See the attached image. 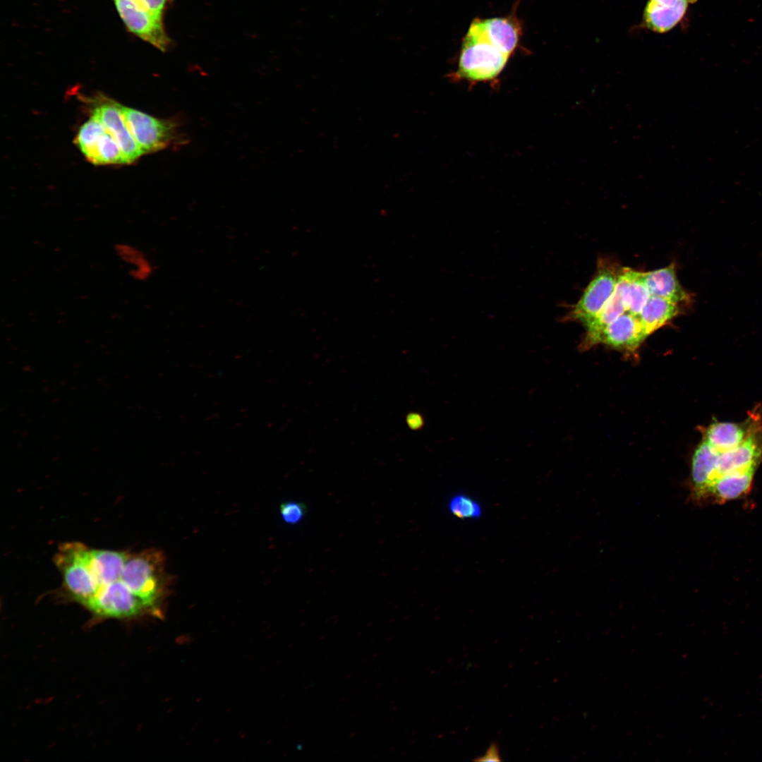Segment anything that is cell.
Here are the masks:
<instances>
[{
	"instance_id": "cell-13",
	"label": "cell",
	"mask_w": 762,
	"mask_h": 762,
	"mask_svg": "<svg viewBox=\"0 0 762 762\" xmlns=\"http://www.w3.org/2000/svg\"><path fill=\"white\" fill-rule=\"evenodd\" d=\"M679 312L678 304L668 299L651 295L638 317L648 336L672 320Z\"/></svg>"
},
{
	"instance_id": "cell-14",
	"label": "cell",
	"mask_w": 762,
	"mask_h": 762,
	"mask_svg": "<svg viewBox=\"0 0 762 762\" xmlns=\"http://www.w3.org/2000/svg\"><path fill=\"white\" fill-rule=\"evenodd\" d=\"M115 250L123 262L132 266L130 274L133 278L145 281L152 276L154 265L141 250L126 243L117 244Z\"/></svg>"
},
{
	"instance_id": "cell-2",
	"label": "cell",
	"mask_w": 762,
	"mask_h": 762,
	"mask_svg": "<svg viewBox=\"0 0 762 762\" xmlns=\"http://www.w3.org/2000/svg\"><path fill=\"white\" fill-rule=\"evenodd\" d=\"M509 56L479 35L467 32L462 43L455 75L473 82L495 79Z\"/></svg>"
},
{
	"instance_id": "cell-9",
	"label": "cell",
	"mask_w": 762,
	"mask_h": 762,
	"mask_svg": "<svg viewBox=\"0 0 762 762\" xmlns=\"http://www.w3.org/2000/svg\"><path fill=\"white\" fill-rule=\"evenodd\" d=\"M468 31L488 40L510 56L516 49L520 36L519 23L513 17L475 19Z\"/></svg>"
},
{
	"instance_id": "cell-10",
	"label": "cell",
	"mask_w": 762,
	"mask_h": 762,
	"mask_svg": "<svg viewBox=\"0 0 762 762\" xmlns=\"http://www.w3.org/2000/svg\"><path fill=\"white\" fill-rule=\"evenodd\" d=\"M633 270L622 269L613 294L598 315L587 325L586 337L582 343L585 348L595 345L600 332L611 322L627 312L624 294L632 275Z\"/></svg>"
},
{
	"instance_id": "cell-8",
	"label": "cell",
	"mask_w": 762,
	"mask_h": 762,
	"mask_svg": "<svg viewBox=\"0 0 762 762\" xmlns=\"http://www.w3.org/2000/svg\"><path fill=\"white\" fill-rule=\"evenodd\" d=\"M647 337L639 317L625 312L600 332L595 345L603 344L633 352Z\"/></svg>"
},
{
	"instance_id": "cell-6",
	"label": "cell",
	"mask_w": 762,
	"mask_h": 762,
	"mask_svg": "<svg viewBox=\"0 0 762 762\" xmlns=\"http://www.w3.org/2000/svg\"><path fill=\"white\" fill-rule=\"evenodd\" d=\"M75 143L93 164H126L114 138L93 116L80 128Z\"/></svg>"
},
{
	"instance_id": "cell-3",
	"label": "cell",
	"mask_w": 762,
	"mask_h": 762,
	"mask_svg": "<svg viewBox=\"0 0 762 762\" xmlns=\"http://www.w3.org/2000/svg\"><path fill=\"white\" fill-rule=\"evenodd\" d=\"M621 270L610 262H600L594 277L564 320L580 322L584 326L589 323L613 294Z\"/></svg>"
},
{
	"instance_id": "cell-18",
	"label": "cell",
	"mask_w": 762,
	"mask_h": 762,
	"mask_svg": "<svg viewBox=\"0 0 762 762\" xmlns=\"http://www.w3.org/2000/svg\"><path fill=\"white\" fill-rule=\"evenodd\" d=\"M169 0H133L142 9L158 16H164V12Z\"/></svg>"
},
{
	"instance_id": "cell-5",
	"label": "cell",
	"mask_w": 762,
	"mask_h": 762,
	"mask_svg": "<svg viewBox=\"0 0 762 762\" xmlns=\"http://www.w3.org/2000/svg\"><path fill=\"white\" fill-rule=\"evenodd\" d=\"M113 1L129 32L160 51L164 52L168 49L171 40L164 26V16L142 9L132 0Z\"/></svg>"
},
{
	"instance_id": "cell-17",
	"label": "cell",
	"mask_w": 762,
	"mask_h": 762,
	"mask_svg": "<svg viewBox=\"0 0 762 762\" xmlns=\"http://www.w3.org/2000/svg\"><path fill=\"white\" fill-rule=\"evenodd\" d=\"M306 506L301 502H286L281 504L279 510L282 519L288 524L300 522L306 514Z\"/></svg>"
},
{
	"instance_id": "cell-7",
	"label": "cell",
	"mask_w": 762,
	"mask_h": 762,
	"mask_svg": "<svg viewBox=\"0 0 762 762\" xmlns=\"http://www.w3.org/2000/svg\"><path fill=\"white\" fill-rule=\"evenodd\" d=\"M92 116L114 138L126 164L134 162L143 154L126 123L119 103L103 101L94 107Z\"/></svg>"
},
{
	"instance_id": "cell-15",
	"label": "cell",
	"mask_w": 762,
	"mask_h": 762,
	"mask_svg": "<svg viewBox=\"0 0 762 762\" xmlns=\"http://www.w3.org/2000/svg\"><path fill=\"white\" fill-rule=\"evenodd\" d=\"M650 296L643 281V272L633 270L624 294L627 312L639 316Z\"/></svg>"
},
{
	"instance_id": "cell-12",
	"label": "cell",
	"mask_w": 762,
	"mask_h": 762,
	"mask_svg": "<svg viewBox=\"0 0 762 762\" xmlns=\"http://www.w3.org/2000/svg\"><path fill=\"white\" fill-rule=\"evenodd\" d=\"M643 281L652 296L668 299L677 304L688 301L689 295L680 285L675 265L643 272Z\"/></svg>"
},
{
	"instance_id": "cell-19",
	"label": "cell",
	"mask_w": 762,
	"mask_h": 762,
	"mask_svg": "<svg viewBox=\"0 0 762 762\" xmlns=\"http://www.w3.org/2000/svg\"><path fill=\"white\" fill-rule=\"evenodd\" d=\"M501 760L499 746L497 742H492L483 755L473 759L475 761H500Z\"/></svg>"
},
{
	"instance_id": "cell-20",
	"label": "cell",
	"mask_w": 762,
	"mask_h": 762,
	"mask_svg": "<svg viewBox=\"0 0 762 762\" xmlns=\"http://www.w3.org/2000/svg\"><path fill=\"white\" fill-rule=\"evenodd\" d=\"M411 423L412 427L418 428L423 425V421L421 416L418 414H415L413 415L411 418Z\"/></svg>"
},
{
	"instance_id": "cell-11",
	"label": "cell",
	"mask_w": 762,
	"mask_h": 762,
	"mask_svg": "<svg viewBox=\"0 0 762 762\" xmlns=\"http://www.w3.org/2000/svg\"><path fill=\"white\" fill-rule=\"evenodd\" d=\"M694 0H648L643 11V23L650 30L664 33L683 18Z\"/></svg>"
},
{
	"instance_id": "cell-4",
	"label": "cell",
	"mask_w": 762,
	"mask_h": 762,
	"mask_svg": "<svg viewBox=\"0 0 762 762\" xmlns=\"http://www.w3.org/2000/svg\"><path fill=\"white\" fill-rule=\"evenodd\" d=\"M126 123L143 154L163 150L177 138L176 123L119 104Z\"/></svg>"
},
{
	"instance_id": "cell-16",
	"label": "cell",
	"mask_w": 762,
	"mask_h": 762,
	"mask_svg": "<svg viewBox=\"0 0 762 762\" xmlns=\"http://www.w3.org/2000/svg\"><path fill=\"white\" fill-rule=\"evenodd\" d=\"M447 509L453 516L462 520L477 519L483 514L479 502L464 493L452 495L447 502Z\"/></svg>"
},
{
	"instance_id": "cell-1",
	"label": "cell",
	"mask_w": 762,
	"mask_h": 762,
	"mask_svg": "<svg viewBox=\"0 0 762 762\" xmlns=\"http://www.w3.org/2000/svg\"><path fill=\"white\" fill-rule=\"evenodd\" d=\"M122 577L131 592L144 603L148 610H157L169 587L165 557L161 551L149 549L128 553Z\"/></svg>"
}]
</instances>
